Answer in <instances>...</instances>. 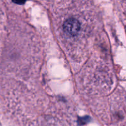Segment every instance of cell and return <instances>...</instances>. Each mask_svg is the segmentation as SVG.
Here are the masks:
<instances>
[{
	"label": "cell",
	"mask_w": 126,
	"mask_h": 126,
	"mask_svg": "<svg viewBox=\"0 0 126 126\" xmlns=\"http://www.w3.org/2000/svg\"><path fill=\"white\" fill-rule=\"evenodd\" d=\"M126 126V124H124V126Z\"/></svg>",
	"instance_id": "obj_2"
},
{
	"label": "cell",
	"mask_w": 126,
	"mask_h": 126,
	"mask_svg": "<svg viewBox=\"0 0 126 126\" xmlns=\"http://www.w3.org/2000/svg\"><path fill=\"white\" fill-rule=\"evenodd\" d=\"M122 12L126 15V0H116Z\"/></svg>",
	"instance_id": "obj_1"
}]
</instances>
